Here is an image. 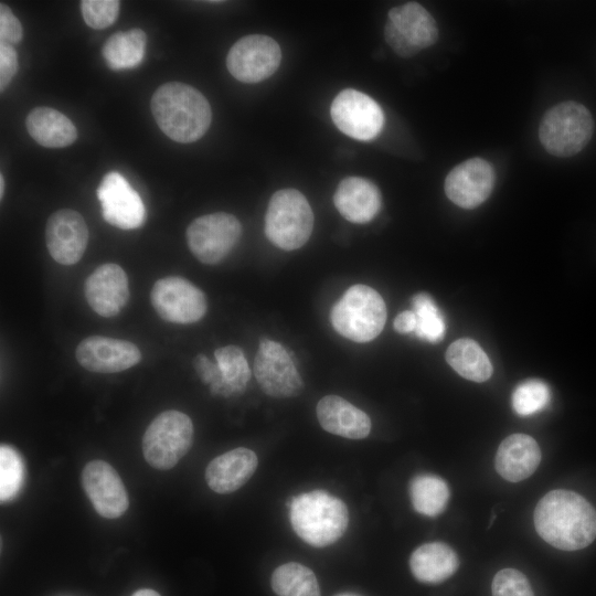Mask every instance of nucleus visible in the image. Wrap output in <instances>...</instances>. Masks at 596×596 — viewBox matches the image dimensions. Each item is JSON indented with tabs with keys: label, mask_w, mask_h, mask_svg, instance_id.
<instances>
[{
	"label": "nucleus",
	"mask_w": 596,
	"mask_h": 596,
	"mask_svg": "<svg viewBox=\"0 0 596 596\" xmlns=\"http://www.w3.org/2000/svg\"><path fill=\"white\" fill-rule=\"evenodd\" d=\"M533 519L538 534L558 550H581L596 538V510L571 490L556 489L543 496Z\"/></svg>",
	"instance_id": "f257e3e1"
},
{
	"label": "nucleus",
	"mask_w": 596,
	"mask_h": 596,
	"mask_svg": "<svg viewBox=\"0 0 596 596\" xmlns=\"http://www.w3.org/2000/svg\"><path fill=\"white\" fill-rule=\"evenodd\" d=\"M151 111L159 128L172 140L189 143L209 129L212 111L204 95L179 82L157 88L151 97Z\"/></svg>",
	"instance_id": "f03ea898"
},
{
	"label": "nucleus",
	"mask_w": 596,
	"mask_h": 596,
	"mask_svg": "<svg viewBox=\"0 0 596 596\" xmlns=\"http://www.w3.org/2000/svg\"><path fill=\"white\" fill-rule=\"evenodd\" d=\"M289 508L294 531L312 546L322 547L334 543L349 524V512L344 502L323 490L294 497Z\"/></svg>",
	"instance_id": "7ed1b4c3"
},
{
	"label": "nucleus",
	"mask_w": 596,
	"mask_h": 596,
	"mask_svg": "<svg viewBox=\"0 0 596 596\" xmlns=\"http://www.w3.org/2000/svg\"><path fill=\"white\" fill-rule=\"evenodd\" d=\"M330 321L342 337L354 342H369L384 328L386 306L372 287L353 285L332 306Z\"/></svg>",
	"instance_id": "20e7f679"
},
{
	"label": "nucleus",
	"mask_w": 596,
	"mask_h": 596,
	"mask_svg": "<svg viewBox=\"0 0 596 596\" xmlns=\"http://www.w3.org/2000/svg\"><path fill=\"white\" fill-rule=\"evenodd\" d=\"M312 230L313 213L301 192L281 189L272 195L265 215V234L275 246L298 249L308 242Z\"/></svg>",
	"instance_id": "39448f33"
},
{
	"label": "nucleus",
	"mask_w": 596,
	"mask_h": 596,
	"mask_svg": "<svg viewBox=\"0 0 596 596\" xmlns=\"http://www.w3.org/2000/svg\"><path fill=\"white\" fill-rule=\"evenodd\" d=\"M594 120L589 110L573 100L550 108L539 127V139L544 149L556 157H572L592 139Z\"/></svg>",
	"instance_id": "423d86ee"
},
{
	"label": "nucleus",
	"mask_w": 596,
	"mask_h": 596,
	"mask_svg": "<svg viewBox=\"0 0 596 596\" xmlns=\"http://www.w3.org/2000/svg\"><path fill=\"white\" fill-rule=\"evenodd\" d=\"M192 439L191 418L175 409L164 411L147 427L142 437V454L155 469L168 470L189 451Z\"/></svg>",
	"instance_id": "0eeeda50"
},
{
	"label": "nucleus",
	"mask_w": 596,
	"mask_h": 596,
	"mask_svg": "<svg viewBox=\"0 0 596 596\" xmlns=\"http://www.w3.org/2000/svg\"><path fill=\"white\" fill-rule=\"evenodd\" d=\"M242 225L236 216L217 212L196 217L187 228L188 246L203 264L221 263L236 246Z\"/></svg>",
	"instance_id": "6e6552de"
},
{
	"label": "nucleus",
	"mask_w": 596,
	"mask_h": 596,
	"mask_svg": "<svg viewBox=\"0 0 596 596\" xmlns=\"http://www.w3.org/2000/svg\"><path fill=\"white\" fill-rule=\"evenodd\" d=\"M253 371L262 391L275 398L296 396L304 387L302 379L287 349L270 339H260Z\"/></svg>",
	"instance_id": "1a4fd4ad"
},
{
	"label": "nucleus",
	"mask_w": 596,
	"mask_h": 596,
	"mask_svg": "<svg viewBox=\"0 0 596 596\" xmlns=\"http://www.w3.org/2000/svg\"><path fill=\"white\" fill-rule=\"evenodd\" d=\"M150 300L157 313L172 323L196 322L207 310L203 291L180 276L158 279L151 289Z\"/></svg>",
	"instance_id": "9d476101"
},
{
	"label": "nucleus",
	"mask_w": 596,
	"mask_h": 596,
	"mask_svg": "<svg viewBox=\"0 0 596 596\" xmlns=\"http://www.w3.org/2000/svg\"><path fill=\"white\" fill-rule=\"evenodd\" d=\"M281 61L278 43L264 34H249L230 49L226 67L240 82L254 84L270 77Z\"/></svg>",
	"instance_id": "9b49d317"
},
{
	"label": "nucleus",
	"mask_w": 596,
	"mask_h": 596,
	"mask_svg": "<svg viewBox=\"0 0 596 596\" xmlns=\"http://www.w3.org/2000/svg\"><path fill=\"white\" fill-rule=\"evenodd\" d=\"M331 118L344 135L368 141L374 139L384 125V114L380 105L369 95L347 88L332 100Z\"/></svg>",
	"instance_id": "f8f14e48"
},
{
	"label": "nucleus",
	"mask_w": 596,
	"mask_h": 596,
	"mask_svg": "<svg viewBox=\"0 0 596 596\" xmlns=\"http://www.w3.org/2000/svg\"><path fill=\"white\" fill-rule=\"evenodd\" d=\"M104 220L121 230L140 227L146 221V207L139 193L116 171L106 173L97 188Z\"/></svg>",
	"instance_id": "ddd939ff"
},
{
	"label": "nucleus",
	"mask_w": 596,
	"mask_h": 596,
	"mask_svg": "<svg viewBox=\"0 0 596 596\" xmlns=\"http://www.w3.org/2000/svg\"><path fill=\"white\" fill-rule=\"evenodd\" d=\"M82 486L96 512L106 519L121 517L129 507L128 493L118 472L104 460L87 462Z\"/></svg>",
	"instance_id": "4468645a"
},
{
	"label": "nucleus",
	"mask_w": 596,
	"mask_h": 596,
	"mask_svg": "<svg viewBox=\"0 0 596 596\" xmlns=\"http://www.w3.org/2000/svg\"><path fill=\"white\" fill-rule=\"evenodd\" d=\"M494 185V171L481 158H471L449 171L445 179V193L456 205L473 209L483 203Z\"/></svg>",
	"instance_id": "2eb2a0df"
},
{
	"label": "nucleus",
	"mask_w": 596,
	"mask_h": 596,
	"mask_svg": "<svg viewBox=\"0 0 596 596\" xmlns=\"http://www.w3.org/2000/svg\"><path fill=\"white\" fill-rule=\"evenodd\" d=\"M45 241L47 251L55 262L74 265L83 257L87 246L86 222L74 210H58L46 222Z\"/></svg>",
	"instance_id": "dca6fc26"
},
{
	"label": "nucleus",
	"mask_w": 596,
	"mask_h": 596,
	"mask_svg": "<svg viewBox=\"0 0 596 596\" xmlns=\"http://www.w3.org/2000/svg\"><path fill=\"white\" fill-rule=\"evenodd\" d=\"M75 356L77 362L87 371L117 373L139 363L141 352L130 341L92 336L78 343Z\"/></svg>",
	"instance_id": "f3484780"
},
{
	"label": "nucleus",
	"mask_w": 596,
	"mask_h": 596,
	"mask_svg": "<svg viewBox=\"0 0 596 596\" xmlns=\"http://www.w3.org/2000/svg\"><path fill=\"white\" fill-rule=\"evenodd\" d=\"M84 294L89 307L97 315L114 317L129 299L128 277L119 265L103 264L86 278Z\"/></svg>",
	"instance_id": "a211bd4d"
},
{
	"label": "nucleus",
	"mask_w": 596,
	"mask_h": 596,
	"mask_svg": "<svg viewBox=\"0 0 596 596\" xmlns=\"http://www.w3.org/2000/svg\"><path fill=\"white\" fill-rule=\"evenodd\" d=\"M333 203L345 220L363 224L380 212L382 195L372 181L361 177H348L338 184Z\"/></svg>",
	"instance_id": "6ab92c4d"
},
{
	"label": "nucleus",
	"mask_w": 596,
	"mask_h": 596,
	"mask_svg": "<svg viewBox=\"0 0 596 596\" xmlns=\"http://www.w3.org/2000/svg\"><path fill=\"white\" fill-rule=\"evenodd\" d=\"M258 465L256 454L238 447L215 457L205 469L207 486L216 493H231L244 486Z\"/></svg>",
	"instance_id": "aec40b11"
},
{
	"label": "nucleus",
	"mask_w": 596,
	"mask_h": 596,
	"mask_svg": "<svg viewBox=\"0 0 596 596\" xmlns=\"http://www.w3.org/2000/svg\"><path fill=\"white\" fill-rule=\"evenodd\" d=\"M541 450L536 440L526 434H512L504 438L497 450V472L510 482L529 478L539 467Z\"/></svg>",
	"instance_id": "412c9836"
},
{
	"label": "nucleus",
	"mask_w": 596,
	"mask_h": 596,
	"mask_svg": "<svg viewBox=\"0 0 596 596\" xmlns=\"http://www.w3.org/2000/svg\"><path fill=\"white\" fill-rule=\"evenodd\" d=\"M321 427L349 439L365 438L371 432V419L363 411L338 395H326L317 404Z\"/></svg>",
	"instance_id": "4be33fe9"
},
{
	"label": "nucleus",
	"mask_w": 596,
	"mask_h": 596,
	"mask_svg": "<svg viewBox=\"0 0 596 596\" xmlns=\"http://www.w3.org/2000/svg\"><path fill=\"white\" fill-rule=\"evenodd\" d=\"M458 566L457 554L443 542L425 543L418 546L409 558L412 574L426 584L444 582L454 575Z\"/></svg>",
	"instance_id": "5701e85b"
},
{
	"label": "nucleus",
	"mask_w": 596,
	"mask_h": 596,
	"mask_svg": "<svg viewBox=\"0 0 596 596\" xmlns=\"http://www.w3.org/2000/svg\"><path fill=\"white\" fill-rule=\"evenodd\" d=\"M29 135L46 148H63L73 143L77 131L68 117L50 107L32 109L25 120Z\"/></svg>",
	"instance_id": "b1692460"
},
{
	"label": "nucleus",
	"mask_w": 596,
	"mask_h": 596,
	"mask_svg": "<svg viewBox=\"0 0 596 596\" xmlns=\"http://www.w3.org/2000/svg\"><path fill=\"white\" fill-rule=\"evenodd\" d=\"M389 21L419 51L438 39V28L432 14L417 2H407L389 11Z\"/></svg>",
	"instance_id": "393cba45"
},
{
	"label": "nucleus",
	"mask_w": 596,
	"mask_h": 596,
	"mask_svg": "<svg viewBox=\"0 0 596 596\" xmlns=\"http://www.w3.org/2000/svg\"><path fill=\"white\" fill-rule=\"evenodd\" d=\"M147 35L141 29L116 32L108 38L102 49V55L108 67L114 71L138 66L143 57Z\"/></svg>",
	"instance_id": "a878e982"
},
{
	"label": "nucleus",
	"mask_w": 596,
	"mask_h": 596,
	"mask_svg": "<svg viewBox=\"0 0 596 596\" xmlns=\"http://www.w3.org/2000/svg\"><path fill=\"white\" fill-rule=\"evenodd\" d=\"M446 361L459 375L473 382H485L492 374L488 355L471 339L454 341L446 351Z\"/></svg>",
	"instance_id": "bb28decb"
},
{
	"label": "nucleus",
	"mask_w": 596,
	"mask_h": 596,
	"mask_svg": "<svg viewBox=\"0 0 596 596\" xmlns=\"http://www.w3.org/2000/svg\"><path fill=\"white\" fill-rule=\"evenodd\" d=\"M409 496L413 508L418 513L436 517L445 510L450 492L441 478L435 475H418L411 481Z\"/></svg>",
	"instance_id": "cd10ccee"
},
{
	"label": "nucleus",
	"mask_w": 596,
	"mask_h": 596,
	"mask_svg": "<svg viewBox=\"0 0 596 596\" xmlns=\"http://www.w3.org/2000/svg\"><path fill=\"white\" fill-rule=\"evenodd\" d=\"M272 588L278 596H320L315 573L300 563H286L272 575Z\"/></svg>",
	"instance_id": "c85d7f7f"
},
{
	"label": "nucleus",
	"mask_w": 596,
	"mask_h": 596,
	"mask_svg": "<svg viewBox=\"0 0 596 596\" xmlns=\"http://www.w3.org/2000/svg\"><path fill=\"white\" fill-rule=\"evenodd\" d=\"M214 356L222 374L224 396L243 392L252 372L242 349L236 345L222 347L215 350Z\"/></svg>",
	"instance_id": "c756f323"
},
{
	"label": "nucleus",
	"mask_w": 596,
	"mask_h": 596,
	"mask_svg": "<svg viewBox=\"0 0 596 596\" xmlns=\"http://www.w3.org/2000/svg\"><path fill=\"white\" fill-rule=\"evenodd\" d=\"M416 316L415 334L428 342H438L444 338L446 324L444 316L434 299L426 292H418L412 299Z\"/></svg>",
	"instance_id": "7c9ffc66"
},
{
	"label": "nucleus",
	"mask_w": 596,
	"mask_h": 596,
	"mask_svg": "<svg viewBox=\"0 0 596 596\" xmlns=\"http://www.w3.org/2000/svg\"><path fill=\"white\" fill-rule=\"evenodd\" d=\"M551 393L546 383L531 379L519 384L512 394V407L521 416L542 411L550 402Z\"/></svg>",
	"instance_id": "2f4dec72"
},
{
	"label": "nucleus",
	"mask_w": 596,
	"mask_h": 596,
	"mask_svg": "<svg viewBox=\"0 0 596 596\" xmlns=\"http://www.w3.org/2000/svg\"><path fill=\"white\" fill-rule=\"evenodd\" d=\"M23 481V464L19 453L9 445L0 448V499L2 502L17 494Z\"/></svg>",
	"instance_id": "473e14b6"
},
{
	"label": "nucleus",
	"mask_w": 596,
	"mask_h": 596,
	"mask_svg": "<svg viewBox=\"0 0 596 596\" xmlns=\"http://www.w3.org/2000/svg\"><path fill=\"white\" fill-rule=\"evenodd\" d=\"M119 8L120 2L117 0H84L81 2L85 23L95 30L111 25L118 17Z\"/></svg>",
	"instance_id": "72a5a7b5"
},
{
	"label": "nucleus",
	"mask_w": 596,
	"mask_h": 596,
	"mask_svg": "<svg viewBox=\"0 0 596 596\" xmlns=\"http://www.w3.org/2000/svg\"><path fill=\"white\" fill-rule=\"evenodd\" d=\"M492 596H534L526 576L514 568L499 571L491 584Z\"/></svg>",
	"instance_id": "f704fd0d"
},
{
	"label": "nucleus",
	"mask_w": 596,
	"mask_h": 596,
	"mask_svg": "<svg viewBox=\"0 0 596 596\" xmlns=\"http://www.w3.org/2000/svg\"><path fill=\"white\" fill-rule=\"evenodd\" d=\"M193 364L199 377L210 386L211 392L215 395H224L223 379L217 364L202 353L194 358Z\"/></svg>",
	"instance_id": "c9c22d12"
},
{
	"label": "nucleus",
	"mask_w": 596,
	"mask_h": 596,
	"mask_svg": "<svg viewBox=\"0 0 596 596\" xmlns=\"http://www.w3.org/2000/svg\"><path fill=\"white\" fill-rule=\"evenodd\" d=\"M23 36L22 25L10 8L0 4V42L13 45Z\"/></svg>",
	"instance_id": "e433bc0d"
},
{
	"label": "nucleus",
	"mask_w": 596,
	"mask_h": 596,
	"mask_svg": "<svg viewBox=\"0 0 596 596\" xmlns=\"http://www.w3.org/2000/svg\"><path fill=\"white\" fill-rule=\"evenodd\" d=\"M18 71V55L12 45L0 42V91L3 92Z\"/></svg>",
	"instance_id": "4c0bfd02"
},
{
	"label": "nucleus",
	"mask_w": 596,
	"mask_h": 596,
	"mask_svg": "<svg viewBox=\"0 0 596 596\" xmlns=\"http://www.w3.org/2000/svg\"><path fill=\"white\" fill-rule=\"evenodd\" d=\"M384 38L392 50L402 57H411L419 52L389 20L384 26Z\"/></svg>",
	"instance_id": "58836bf2"
},
{
	"label": "nucleus",
	"mask_w": 596,
	"mask_h": 596,
	"mask_svg": "<svg viewBox=\"0 0 596 596\" xmlns=\"http://www.w3.org/2000/svg\"><path fill=\"white\" fill-rule=\"evenodd\" d=\"M394 329L400 333H412L416 329V316L413 310H405L394 320Z\"/></svg>",
	"instance_id": "ea45409f"
},
{
	"label": "nucleus",
	"mask_w": 596,
	"mask_h": 596,
	"mask_svg": "<svg viewBox=\"0 0 596 596\" xmlns=\"http://www.w3.org/2000/svg\"><path fill=\"white\" fill-rule=\"evenodd\" d=\"M132 596H160L159 593H157L156 590L153 589H149V588H142V589H138L136 590Z\"/></svg>",
	"instance_id": "a19ab883"
},
{
	"label": "nucleus",
	"mask_w": 596,
	"mask_h": 596,
	"mask_svg": "<svg viewBox=\"0 0 596 596\" xmlns=\"http://www.w3.org/2000/svg\"><path fill=\"white\" fill-rule=\"evenodd\" d=\"M3 192H4V179H3V175L1 173L0 174V198L1 199L3 198Z\"/></svg>",
	"instance_id": "79ce46f5"
},
{
	"label": "nucleus",
	"mask_w": 596,
	"mask_h": 596,
	"mask_svg": "<svg viewBox=\"0 0 596 596\" xmlns=\"http://www.w3.org/2000/svg\"><path fill=\"white\" fill-rule=\"evenodd\" d=\"M338 596H358V595H354V594H341V595H338Z\"/></svg>",
	"instance_id": "37998d69"
}]
</instances>
